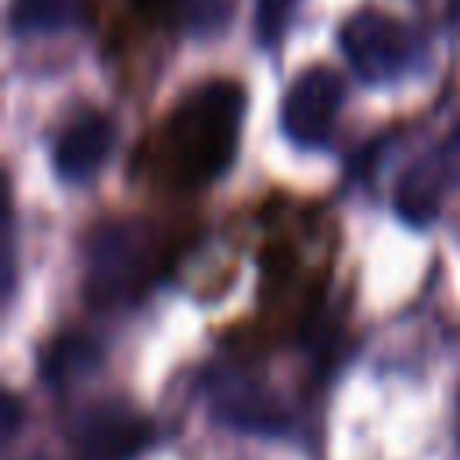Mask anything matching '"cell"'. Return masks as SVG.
<instances>
[{"label":"cell","instance_id":"3","mask_svg":"<svg viewBox=\"0 0 460 460\" xmlns=\"http://www.w3.org/2000/svg\"><path fill=\"white\" fill-rule=\"evenodd\" d=\"M147 266L144 230L133 223H108L90 237L83 295L93 305H122L137 295Z\"/></svg>","mask_w":460,"mask_h":460},{"label":"cell","instance_id":"6","mask_svg":"<svg viewBox=\"0 0 460 460\" xmlns=\"http://www.w3.org/2000/svg\"><path fill=\"white\" fill-rule=\"evenodd\" d=\"M115 140V126L104 111H79L54 144V172L65 183H86L108 158Z\"/></svg>","mask_w":460,"mask_h":460},{"label":"cell","instance_id":"13","mask_svg":"<svg viewBox=\"0 0 460 460\" xmlns=\"http://www.w3.org/2000/svg\"><path fill=\"white\" fill-rule=\"evenodd\" d=\"M18 417H22V402H18V395L7 392V399H4V438L18 435Z\"/></svg>","mask_w":460,"mask_h":460},{"label":"cell","instance_id":"8","mask_svg":"<svg viewBox=\"0 0 460 460\" xmlns=\"http://www.w3.org/2000/svg\"><path fill=\"white\" fill-rule=\"evenodd\" d=\"M449 172L442 165V155H420L395 183V212L399 219H406L410 226H428L438 219L442 208V194L449 187Z\"/></svg>","mask_w":460,"mask_h":460},{"label":"cell","instance_id":"12","mask_svg":"<svg viewBox=\"0 0 460 460\" xmlns=\"http://www.w3.org/2000/svg\"><path fill=\"white\" fill-rule=\"evenodd\" d=\"M438 155H442V165H446L449 180H453V183H460V122H456V126L449 129V137L442 140Z\"/></svg>","mask_w":460,"mask_h":460},{"label":"cell","instance_id":"11","mask_svg":"<svg viewBox=\"0 0 460 460\" xmlns=\"http://www.w3.org/2000/svg\"><path fill=\"white\" fill-rule=\"evenodd\" d=\"M298 0H259L255 4V32L262 43H277L280 32L288 29V18Z\"/></svg>","mask_w":460,"mask_h":460},{"label":"cell","instance_id":"10","mask_svg":"<svg viewBox=\"0 0 460 460\" xmlns=\"http://www.w3.org/2000/svg\"><path fill=\"white\" fill-rule=\"evenodd\" d=\"M75 0H14L11 4V29L14 32H58L72 25Z\"/></svg>","mask_w":460,"mask_h":460},{"label":"cell","instance_id":"4","mask_svg":"<svg viewBox=\"0 0 460 460\" xmlns=\"http://www.w3.org/2000/svg\"><path fill=\"white\" fill-rule=\"evenodd\" d=\"M79 460H137L155 446V424L122 399H97L72 420Z\"/></svg>","mask_w":460,"mask_h":460},{"label":"cell","instance_id":"9","mask_svg":"<svg viewBox=\"0 0 460 460\" xmlns=\"http://www.w3.org/2000/svg\"><path fill=\"white\" fill-rule=\"evenodd\" d=\"M97 363H101V349L86 334H61L40 356V377L50 388H68Z\"/></svg>","mask_w":460,"mask_h":460},{"label":"cell","instance_id":"7","mask_svg":"<svg viewBox=\"0 0 460 460\" xmlns=\"http://www.w3.org/2000/svg\"><path fill=\"white\" fill-rule=\"evenodd\" d=\"M208 402L216 410V417L230 428H244V431H259V435H277L284 428V413L277 410V402L252 385L241 374H219L208 385Z\"/></svg>","mask_w":460,"mask_h":460},{"label":"cell","instance_id":"2","mask_svg":"<svg viewBox=\"0 0 460 460\" xmlns=\"http://www.w3.org/2000/svg\"><path fill=\"white\" fill-rule=\"evenodd\" d=\"M237 115H241V90L237 86H212L198 97V108L180 111L183 129V172L190 183L212 180L226 169L234 158V137H237Z\"/></svg>","mask_w":460,"mask_h":460},{"label":"cell","instance_id":"1","mask_svg":"<svg viewBox=\"0 0 460 460\" xmlns=\"http://www.w3.org/2000/svg\"><path fill=\"white\" fill-rule=\"evenodd\" d=\"M338 47H341L349 68L363 83H392L417 58L413 29L402 25L399 18H392L388 11H374V7H359L338 29Z\"/></svg>","mask_w":460,"mask_h":460},{"label":"cell","instance_id":"5","mask_svg":"<svg viewBox=\"0 0 460 460\" xmlns=\"http://www.w3.org/2000/svg\"><path fill=\"white\" fill-rule=\"evenodd\" d=\"M341 97H345V83L334 68H327V65L302 68L280 101L284 137L298 147H323L334 129Z\"/></svg>","mask_w":460,"mask_h":460}]
</instances>
